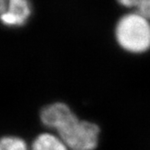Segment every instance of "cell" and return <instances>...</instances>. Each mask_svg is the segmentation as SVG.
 Instances as JSON below:
<instances>
[{
  "label": "cell",
  "mask_w": 150,
  "mask_h": 150,
  "mask_svg": "<svg viewBox=\"0 0 150 150\" xmlns=\"http://www.w3.org/2000/svg\"><path fill=\"white\" fill-rule=\"evenodd\" d=\"M69 147L60 137L50 133L39 135L32 144V150H68Z\"/></svg>",
  "instance_id": "cell-4"
},
{
  "label": "cell",
  "mask_w": 150,
  "mask_h": 150,
  "mask_svg": "<svg viewBox=\"0 0 150 150\" xmlns=\"http://www.w3.org/2000/svg\"><path fill=\"white\" fill-rule=\"evenodd\" d=\"M115 35L122 49L134 53L146 52L150 48L149 19L137 12L125 15L117 21Z\"/></svg>",
  "instance_id": "cell-2"
},
{
  "label": "cell",
  "mask_w": 150,
  "mask_h": 150,
  "mask_svg": "<svg viewBox=\"0 0 150 150\" xmlns=\"http://www.w3.org/2000/svg\"><path fill=\"white\" fill-rule=\"evenodd\" d=\"M45 126L55 129L71 150H94L97 147L100 127L89 121L80 120L69 106L62 102L50 104L41 110Z\"/></svg>",
  "instance_id": "cell-1"
},
{
  "label": "cell",
  "mask_w": 150,
  "mask_h": 150,
  "mask_svg": "<svg viewBox=\"0 0 150 150\" xmlns=\"http://www.w3.org/2000/svg\"><path fill=\"white\" fill-rule=\"evenodd\" d=\"M0 150H28L25 142L16 137H5L1 139Z\"/></svg>",
  "instance_id": "cell-6"
},
{
  "label": "cell",
  "mask_w": 150,
  "mask_h": 150,
  "mask_svg": "<svg viewBox=\"0 0 150 150\" xmlns=\"http://www.w3.org/2000/svg\"><path fill=\"white\" fill-rule=\"evenodd\" d=\"M30 15L31 6L28 0H6L1 20L6 26H21L26 23Z\"/></svg>",
  "instance_id": "cell-3"
},
{
  "label": "cell",
  "mask_w": 150,
  "mask_h": 150,
  "mask_svg": "<svg viewBox=\"0 0 150 150\" xmlns=\"http://www.w3.org/2000/svg\"><path fill=\"white\" fill-rule=\"evenodd\" d=\"M121 6L135 8L136 12L150 20V0H117Z\"/></svg>",
  "instance_id": "cell-5"
}]
</instances>
